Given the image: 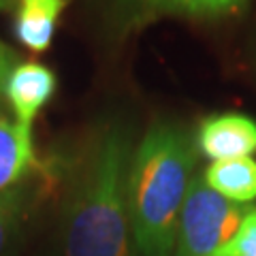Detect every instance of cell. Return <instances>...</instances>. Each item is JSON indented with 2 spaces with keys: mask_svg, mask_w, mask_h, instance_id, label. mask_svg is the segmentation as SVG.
Listing matches in <instances>:
<instances>
[{
  "mask_svg": "<svg viewBox=\"0 0 256 256\" xmlns=\"http://www.w3.org/2000/svg\"><path fill=\"white\" fill-rule=\"evenodd\" d=\"M56 73L41 62H22L6 79L4 96L18 116L20 124L32 126L56 92Z\"/></svg>",
  "mask_w": 256,
  "mask_h": 256,
  "instance_id": "obj_5",
  "label": "cell"
},
{
  "mask_svg": "<svg viewBox=\"0 0 256 256\" xmlns=\"http://www.w3.org/2000/svg\"><path fill=\"white\" fill-rule=\"evenodd\" d=\"M34 198L36 190L26 180L0 192V256H11L15 250Z\"/></svg>",
  "mask_w": 256,
  "mask_h": 256,
  "instance_id": "obj_10",
  "label": "cell"
},
{
  "mask_svg": "<svg viewBox=\"0 0 256 256\" xmlns=\"http://www.w3.org/2000/svg\"><path fill=\"white\" fill-rule=\"evenodd\" d=\"M214 256H256V207H250L233 239Z\"/></svg>",
  "mask_w": 256,
  "mask_h": 256,
  "instance_id": "obj_11",
  "label": "cell"
},
{
  "mask_svg": "<svg viewBox=\"0 0 256 256\" xmlns=\"http://www.w3.org/2000/svg\"><path fill=\"white\" fill-rule=\"evenodd\" d=\"M132 24L156 18H224L244 9L248 0H114Z\"/></svg>",
  "mask_w": 256,
  "mask_h": 256,
  "instance_id": "obj_6",
  "label": "cell"
},
{
  "mask_svg": "<svg viewBox=\"0 0 256 256\" xmlns=\"http://www.w3.org/2000/svg\"><path fill=\"white\" fill-rule=\"evenodd\" d=\"M198 150L186 126L152 124L134 146L128 169V214L141 256H173L178 224Z\"/></svg>",
  "mask_w": 256,
  "mask_h": 256,
  "instance_id": "obj_2",
  "label": "cell"
},
{
  "mask_svg": "<svg viewBox=\"0 0 256 256\" xmlns=\"http://www.w3.org/2000/svg\"><path fill=\"white\" fill-rule=\"evenodd\" d=\"M203 178L207 186L230 203L246 205L256 198V160L252 156L212 162Z\"/></svg>",
  "mask_w": 256,
  "mask_h": 256,
  "instance_id": "obj_9",
  "label": "cell"
},
{
  "mask_svg": "<svg viewBox=\"0 0 256 256\" xmlns=\"http://www.w3.org/2000/svg\"><path fill=\"white\" fill-rule=\"evenodd\" d=\"M132 152V130L122 120L105 122L86 141L64 203V256H141L126 192Z\"/></svg>",
  "mask_w": 256,
  "mask_h": 256,
  "instance_id": "obj_1",
  "label": "cell"
},
{
  "mask_svg": "<svg viewBox=\"0 0 256 256\" xmlns=\"http://www.w3.org/2000/svg\"><path fill=\"white\" fill-rule=\"evenodd\" d=\"M250 207L226 201L214 192L203 178V171L192 175L186 192L173 256H214L237 233Z\"/></svg>",
  "mask_w": 256,
  "mask_h": 256,
  "instance_id": "obj_3",
  "label": "cell"
},
{
  "mask_svg": "<svg viewBox=\"0 0 256 256\" xmlns=\"http://www.w3.org/2000/svg\"><path fill=\"white\" fill-rule=\"evenodd\" d=\"M18 2V0H0V11H4V9H11V6Z\"/></svg>",
  "mask_w": 256,
  "mask_h": 256,
  "instance_id": "obj_13",
  "label": "cell"
},
{
  "mask_svg": "<svg viewBox=\"0 0 256 256\" xmlns=\"http://www.w3.org/2000/svg\"><path fill=\"white\" fill-rule=\"evenodd\" d=\"M20 56L15 54V50H11L6 43L0 41V92H4V86H6V79L13 73V68L18 66Z\"/></svg>",
  "mask_w": 256,
  "mask_h": 256,
  "instance_id": "obj_12",
  "label": "cell"
},
{
  "mask_svg": "<svg viewBox=\"0 0 256 256\" xmlns=\"http://www.w3.org/2000/svg\"><path fill=\"white\" fill-rule=\"evenodd\" d=\"M32 164V126L0 118V192L24 182Z\"/></svg>",
  "mask_w": 256,
  "mask_h": 256,
  "instance_id": "obj_8",
  "label": "cell"
},
{
  "mask_svg": "<svg viewBox=\"0 0 256 256\" xmlns=\"http://www.w3.org/2000/svg\"><path fill=\"white\" fill-rule=\"evenodd\" d=\"M70 0H18L15 36L32 52L50 50L58 20Z\"/></svg>",
  "mask_w": 256,
  "mask_h": 256,
  "instance_id": "obj_7",
  "label": "cell"
},
{
  "mask_svg": "<svg viewBox=\"0 0 256 256\" xmlns=\"http://www.w3.org/2000/svg\"><path fill=\"white\" fill-rule=\"evenodd\" d=\"M0 118H2V100H0Z\"/></svg>",
  "mask_w": 256,
  "mask_h": 256,
  "instance_id": "obj_14",
  "label": "cell"
},
{
  "mask_svg": "<svg viewBox=\"0 0 256 256\" xmlns=\"http://www.w3.org/2000/svg\"><path fill=\"white\" fill-rule=\"evenodd\" d=\"M194 143L212 162L250 158L256 154V120L233 111L207 116L196 128Z\"/></svg>",
  "mask_w": 256,
  "mask_h": 256,
  "instance_id": "obj_4",
  "label": "cell"
}]
</instances>
